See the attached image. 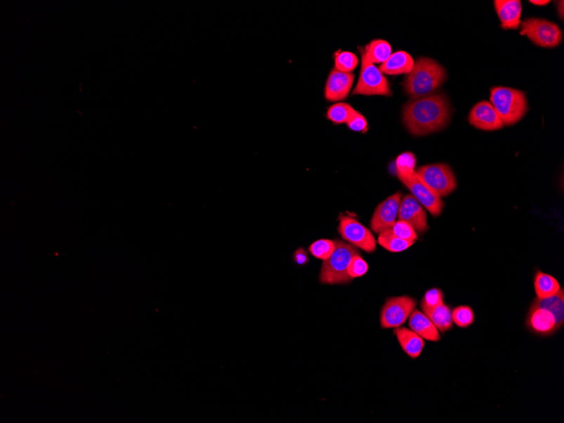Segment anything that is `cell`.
<instances>
[{"mask_svg":"<svg viewBox=\"0 0 564 423\" xmlns=\"http://www.w3.org/2000/svg\"><path fill=\"white\" fill-rule=\"evenodd\" d=\"M401 182L411 191L412 195L428 209L433 216H440L444 208L440 197L421 181L415 173L409 175L397 174Z\"/></svg>","mask_w":564,"mask_h":423,"instance_id":"cell-10","label":"cell"},{"mask_svg":"<svg viewBox=\"0 0 564 423\" xmlns=\"http://www.w3.org/2000/svg\"><path fill=\"white\" fill-rule=\"evenodd\" d=\"M445 70L435 60L421 58L404 82L405 91L413 100L425 98L445 82Z\"/></svg>","mask_w":564,"mask_h":423,"instance_id":"cell-2","label":"cell"},{"mask_svg":"<svg viewBox=\"0 0 564 423\" xmlns=\"http://www.w3.org/2000/svg\"><path fill=\"white\" fill-rule=\"evenodd\" d=\"M409 327L425 341H440V332L429 319L427 314L415 309L409 318Z\"/></svg>","mask_w":564,"mask_h":423,"instance_id":"cell-17","label":"cell"},{"mask_svg":"<svg viewBox=\"0 0 564 423\" xmlns=\"http://www.w3.org/2000/svg\"><path fill=\"white\" fill-rule=\"evenodd\" d=\"M335 241V250L322 265L320 282L322 284H348L353 279L350 278L348 267L355 255L360 254L356 247L341 240Z\"/></svg>","mask_w":564,"mask_h":423,"instance_id":"cell-3","label":"cell"},{"mask_svg":"<svg viewBox=\"0 0 564 423\" xmlns=\"http://www.w3.org/2000/svg\"><path fill=\"white\" fill-rule=\"evenodd\" d=\"M335 64L337 70L350 73L357 68L358 58L356 54L348 51H338L335 53Z\"/></svg>","mask_w":564,"mask_h":423,"instance_id":"cell-27","label":"cell"},{"mask_svg":"<svg viewBox=\"0 0 564 423\" xmlns=\"http://www.w3.org/2000/svg\"><path fill=\"white\" fill-rule=\"evenodd\" d=\"M354 74L333 70L329 74L325 86V98L331 102L344 100L348 98L354 82Z\"/></svg>","mask_w":564,"mask_h":423,"instance_id":"cell-15","label":"cell"},{"mask_svg":"<svg viewBox=\"0 0 564 423\" xmlns=\"http://www.w3.org/2000/svg\"><path fill=\"white\" fill-rule=\"evenodd\" d=\"M444 293L440 289H430L425 293L423 300H421V307L424 313H427L438 307V305L444 304Z\"/></svg>","mask_w":564,"mask_h":423,"instance_id":"cell-29","label":"cell"},{"mask_svg":"<svg viewBox=\"0 0 564 423\" xmlns=\"http://www.w3.org/2000/svg\"><path fill=\"white\" fill-rule=\"evenodd\" d=\"M335 241L329 240H319L313 242L309 246L308 250L313 257L327 261L335 250Z\"/></svg>","mask_w":564,"mask_h":423,"instance_id":"cell-26","label":"cell"},{"mask_svg":"<svg viewBox=\"0 0 564 423\" xmlns=\"http://www.w3.org/2000/svg\"><path fill=\"white\" fill-rule=\"evenodd\" d=\"M369 271V265L363 259L360 254L355 255L352 261L350 262L348 267V274L352 279L361 278V276L366 275Z\"/></svg>","mask_w":564,"mask_h":423,"instance_id":"cell-32","label":"cell"},{"mask_svg":"<svg viewBox=\"0 0 564 423\" xmlns=\"http://www.w3.org/2000/svg\"><path fill=\"white\" fill-rule=\"evenodd\" d=\"M491 102L505 125L519 122L527 112V99L523 91L497 86L491 90Z\"/></svg>","mask_w":564,"mask_h":423,"instance_id":"cell-4","label":"cell"},{"mask_svg":"<svg viewBox=\"0 0 564 423\" xmlns=\"http://www.w3.org/2000/svg\"><path fill=\"white\" fill-rule=\"evenodd\" d=\"M390 230L395 236L401 238V240L414 242L419 240V236H417L415 229L413 228L410 224L406 223V221L399 220L395 221V223L393 225V227Z\"/></svg>","mask_w":564,"mask_h":423,"instance_id":"cell-31","label":"cell"},{"mask_svg":"<svg viewBox=\"0 0 564 423\" xmlns=\"http://www.w3.org/2000/svg\"><path fill=\"white\" fill-rule=\"evenodd\" d=\"M292 259H294L296 266H307L309 262V257L306 249L303 248L296 249L294 254H292Z\"/></svg>","mask_w":564,"mask_h":423,"instance_id":"cell-34","label":"cell"},{"mask_svg":"<svg viewBox=\"0 0 564 423\" xmlns=\"http://www.w3.org/2000/svg\"><path fill=\"white\" fill-rule=\"evenodd\" d=\"M356 112L350 105L339 103L329 108L327 119L336 124H348Z\"/></svg>","mask_w":564,"mask_h":423,"instance_id":"cell-25","label":"cell"},{"mask_svg":"<svg viewBox=\"0 0 564 423\" xmlns=\"http://www.w3.org/2000/svg\"><path fill=\"white\" fill-rule=\"evenodd\" d=\"M530 3L533 4V5L536 6H546L549 5L550 3L549 0H532Z\"/></svg>","mask_w":564,"mask_h":423,"instance_id":"cell-35","label":"cell"},{"mask_svg":"<svg viewBox=\"0 0 564 423\" xmlns=\"http://www.w3.org/2000/svg\"><path fill=\"white\" fill-rule=\"evenodd\" d=\"M379 245L391 253H400L407 250L415 244L414 242L401 240L395 235L390 229L379 234Z\"/></svg>","mask_w":564,"mask_h":423,"instance_id":"cell-24","label":"cell"},{"mask_svg":"<svg viewBox=\"0 0 564 423\" xmlns=\"http://www.w3.org/2000/svg\"><path fill=\"white\" fill-rule=\"evenodd\" d=\"M346 124H348V128L352 129L353 131L365 133L367 131V119L365 116L358 111Z\"/></svg>","mask_w":564,"mask_h":423,"instance_id":"cell-33","label":"cell"},{"mask_svg":"<svg viewBox=\"0 0 564 423\" xmlns=\"http://www.w3.org/2000/svg\"><path fill=\"white\" fill-rule=\"evenodd\" d=\"M338 232L343 240L350 242L358 249L372 254L376 250L375 237L373 233L358 221L350 216H342L340 220Z\"/></svg>","mask_w":564,"mask_h":423,"instance_id":"cell-9","label":"cell"},{"mask_svg":"<svg viewBox=\"0 0 564 423\" xmlns=\"http://www.w3.org/2000/svg\"><path fill=\"white\" fill-rule=\"evenodd\" d=\"M520 34L543 48H555L561 44L562 31L558 25L549 20L530 18L522 22Z\"/></svg>","mask_w":564,"mask_h":423,"instance_id":"cell-7","label":"cell"},{"mask_svg":"<svg viewBox=\"0 0 564 423\" xmlns=\"http://www.w3.org/2000/svg\"><path fill=\"white\" fill-rule=\"evenodd\" d=\"M362 56V69L358 85L355 88L353 95L365 96H392L390 83L384 75L369 58L367 57L365 49L360 48Z\"/></svg>","mask_w":564,"mask_h":423,"instance_id":"cell-5","label":"cell"},{"mask_svg":"<svg viewBox=\"0 0 564 423\" xmlns=\"http://www.w3.org/2000/svg\"><path fill=\"white\" fill-rule=\"evenodd\" d=\"M417 158L412 152L400 154L396 159L397 174L409 175L415 173Z\"/></svg>","mask_w":564,"mask_h":423,"instance_id":"cell-30","label":"cell"},{"mask_svg":"<svg viewBox=\"0 0 564 423\" xmlns=\"http://www.w3.org/2000/svg\"><path fill=\"white\" fill-rule=\"evenodd\" d=\"M402 194L399 192L388 197L386 200L380 203L375 209L372 217L370 227L376 233H381L386 230L391 229L398 219L400 204Z\"/></svg>","mask_w":564,"mask_h":423,"instance_id":"cell-11","label":"cell"},{"mask_svg":"<svg viewBox=\"0 0 564 423\" xmlns=\"http://www.w3.org/2000/svg\"><path fill=\"white\" fill-rule=\"evenodd\" d=\"M398 219L406 221L415 229L416 232L421 234L428 230L427 213L423 205L412 195L401 198Z\"/></svg>","mask_w":564,"mask_h":423,"instance_id":"cell-13","label":"cell"},{"mask_svg":"<svg viewBox=\"0 0 564 423\" xmlns=\"http://www.w3.org/2000/svg\"><path fill=\"white\" fill-rule=\"evenodd\" d=\"M395 334L401 349L409 357L413 359L420 357L425 346V340L423 338L406 327L395 329Z\"/></svg>","mask_w":564,"mask_h":423,"instance_id":"cell-18","label":"cell"},{"mask_svg":"<svg viewBox=\"0 0 564 423\" xmlns=\"http://www.w3.org/2000/svg\"><path fill=\"white\" fill-rule=\"evenodd\" d=\"M414 65V60L410 54L405 51H397L391 54V57L380 65L379 70L382 73L391 75L409 74Z\"/></svg>","mask_w":564,"mask_h":423,"instance_id":"cell-19","label":"cell"},{"mask_svg":"<svg viewBox=\"0 0 564 423\" xmlns=\"http://www.w3.org/2000/svg\"><path fill=\"white\" fill-rule=\"evenodd\" d=\"M526 326L530 332L542 337L551 336L561 329L549 309L534 304L530 306L526 318Z\"/></svg>","mask_w":564,"mask_h":423,"instance_id":"cell-12","label":"cell"},{"mask_svg":"<svg viewBox=\"0 0 564 423\" xmlns=\"http://www.w3.org/2000/svg\"><path fill=\"white\" fill-rule=\"evenodd\" d=\"M534 286L539 299L553 296L561 289L558 280L553 276L543 273L542 271H538L535 276Z\"/></svg>","mask_w":564,"mask_h":423,"instance_id":"cell-21","label":"cell"},{"mask_svg":"<svg viewBox=\"0 0 564 423\" xmlns=\"http://www.w3.org/2000/svg\"><path fill=\"white\" fill-rule=\"evenodd\" d=\"M469 122L476 129L485 131H498L504 126L494 106L486 100L478 103L472 108Z\"/></svg>","mask_w":564,"mask_h":423,"instance_id":"cell-14","label":"cell"},{"mask_svg":"<svg viewBox=\"0 0 564 423\" xmlns=\"http://www.w3.org/2000/svg\"><path fill=\"white\" fill-rule=\"evenodd\" d=\"M495 9L504 30H517L520 27L521 2L520 0H496Z\"/></svg>","mask_w":564,"mask_h":423,"instance_id":"cell-16","label":"cell"},{"mask_svg":"<svg viewBox=\"0 0 564 423\" xmlns=\"http://www.w3.org/2000/svg\"><path fill=\"white\" fill-rule=\"evenodd\" d=\"M452 320L459 328H468L473 325L475 314L469 306H459L452 311Z\"/></svg>","mask_w":564,"mask_h":423,"instance_id":"cell-28","label":"cell"},{"mask_svg":"<svg viewBox=\"0 0 564 423\" xmlns=\"http://www.w3.org/2000/svg\"><path fill=\"white\" fill-rule=\"evenodd\" d=\"M424 313L427 314L429 319L431 320L433 325L438 330V332H447L453 328L452 311H451L449 306L445 303Z\"/></svg>","mask_w":564,"mask_h":423,"instance_id":"cell-22","label":"cell"},{"mask_svg":"<svg viewBox=\"0 0 564 423\" xmlns=\"http://www.w3.org/2000/svg\"><path fill=\"white\" fill-rule=\"evenodd\" d=\"M417 301L409 296L391 297L383 304L380 314V325L383 329L401 327L414 311Z\"/></svg>","mask_w":564,"mask_h":423,"instance_id":"cell-8","label":"cell"},{"mask_svg":"<svg viewBox=\"0 0 564 423\" xmlns=\"http://www.w3.org/2000/svg\"><path fill=\"white\" fill-rule=\"evenodd\" d=\"M533 304L549 309L553 314L560 327H563L564 324V292L563 288L560 289L553 296L543 299H537Z\"/></svg>","mask_w":564,"mask_h":423,"instance_id":"cell-20","label":"cell"},{"mask_svg":"<svg viewBox=\"0 0 564 423\" xmlns=\"http://www.w3.org/2000/svg\"><path fill=\"white\" fill-rule=\"evenodd\" d=\"M559 11V9H558ZM560 18L563 19V1H561V8H560Z\"/></svg>","mask_w":564,"mask_h":423,"instance_id":"cell-36","label":"cell"},{"mask_svg":"<svg viewBox=\"0 0 564 423\" xmlns=\"http://www.w3.org/2000/svg\"><path fill=\"white\" fill-rule=\"evenodd\" d=\"M415 174L440 198L451 194L457 186L452 169L442 163L421 167Z\"/></svg>","mask_w":564,"mask_h":423,"instance_id":"cell-6","label":"cell"},{"mask_svg":"<svg viewBox=\"0 0 564 423\" xmlns=\"http://www.w3.org/2000/svg\"><path fill=\"white\" fill-rule=\"evenodd\" d=\"M365 52L373 64H383L392 54L390 44L383 40H374L366 46Z\"/></svg>","mask_w":564,"mask_h":423,"instance_id":"cell-23","label":"cell"},{"mask_svg":"<svg viewBox=\"0 0 564 423\" xmlns=\"http://www.w3.org/2000/svg\"><path fill=\"white\" fill-rule=\"evenodd\" d=\"M450 112L444 95H431L409 102L404 108L403 119L412 135L425 136L446 126Z\"/></svg>","mask_w":564,"mask_h":423,"instance_id":"cell-1","label":"cell"}]
</instances>
